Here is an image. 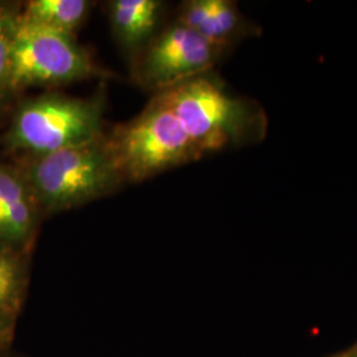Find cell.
Segmentation results:
<instances>
[{
  "label": "cell",
  "mask_w": 357,
  "mask_h": 357,
  "mask_svg": "<svg viewBox=\"0 0 357 357\" xmlns=\"http://www.w3.org/2000/svg\"><path fill=\"white\" fill-rule=\"evenodd\" d=\"M162 3L156 0H115L110 3V19L119 41L135 48L151 36L159 20Z\"/></svg>",
  "instance_id": "9"
},
{
  "label": "cell",
  "mask_w": 357,
  "mask_h": 357,
  "mask_svg": "<svg viewBox=\"0 0 357 357\" xmlns=\"http://www.w3.org/2000/svg\"><path fill=\"white\" fill-rule=\"evenodd\" d=\"M19 290L17 268L11 259L0 255V306L10 305Z\"/></svg>",
  "instance_id": "12"
},
{
  "label": "cell",
  "mask_w": 357,
  "mask_h": 357,
  "mask_svg": "<svg viewBox=\"0 0 357 357\" xmlns=\"http://www.w3.org/2000/svg\"><path fill=\"white\" fill-rule=\"evenodd\" d=\"M38 200L22 172L0 166V241L24 243L35 228Z\"/></svg>",
  "instance_id": "7"
},
{
  "label": "cell",
  "mask_w": 357,
  "mask_h": 357,
  "mask_svg": "<svg viewBox=\"0 0 357 357\" xmlns=\"http://www.w3.org/2000/svg\"><path fill=\"white\" fill-rule=\"evenodd\" d=\"M180 23L222 51L241 35L243 19L228 0H193L183 6Z\"/></svg>",
  "instance_id": "8"
},
{
  "label": "cell",
  "mask_w": 357,
  "mask_h": 357,
  "mask_svg": "<svg viewBox=\"0 0 357 357\" xmlns=\"http://www.w3.org/2000/svg\"><path fill=\"white\" fill-rule=\"evenodd\" d=\"M220 50L183 23H175L156 38L142 65L143 81L165 90L205 75L216 63Z\"/></svg>",
  "instance_id": "6"
},
{
  "label": "cell",
  "mask_w": 357,
  "mask_h": 357,
  "mask_svg": "<svg viewBox=\"0 0 357 357\" xmlns=\"http://www.w3.org/2000/svg\"><path fill=\"white\" fill-rule=\"evenodd\" d=\"M86 0H33L22 19L72 35L90 8Z\"/></svg>",
  "instance_id": "10"
},
{
  "label": "cell",
  "mask_w": 357,
  "mask_h": 357,
  "mask_svg": "<svg viewBox=\"0 0 357 357\" xmlns=\"http://www.w3.org/2000/svg\"><path fill=\"white\" fill-rule=\"evenodd\" d=\"M107 142L122 178L135 181L202 156L160 96Z\"/></svg>",
  "instance_id": "3"
},
{
  "label": "cell",
  "mask_w": 357,
  "mask_h": 357,
  "mask_svg": "<svg viewBox=\"0 0 357 357\" xmlns=\"http://www.w3.org/2000/svg\"><path fill=\"white\" fill-rule=\"evenodd\" d=\"M101 137V100L50 94L20 107L8 132V144L38 156Z\"/></svg>",
  "instance_id": "4"
},
{
  "label": "cell",
  "mask_w": 357,
  "mask_h": 357,
  "mask_svg": "<svg viewBox=\"0 0 357 357\" xmlns=\"http://www.w3.org/2000/svg\"><path fill=\"white\" fill-rule=\"evenodd\" d=\"M89 54L69 33L20 17L13 38L7 86L16 89L40 84H66L93 76Z\"/></svg>",
  "instance_id": "5"
},
{
  "label": "cell",
  "mask_w": 357,
  "mask_h": 357,
  "mask_svg": "<svg viewBox=\"0 0 357 357\" xmlns=\"http://www.w3.org/2000/svg\"><path fill=\"white\" fill-rule=\"evenodd\" d=\"M40 208L70 209L112 191L122 181L109 142L96 141L33 156L23 174Z\"/></svg>",
  "instance_id": "2"
},
{
  "label": "cell",
  "mask_w": 357,
  "mask_h": 357,
  "mask_svg": "<svg viewBox=\"0 0 357 357\" xmlns=\"http://www.w3.org/2000/svg\"><path fill=\"white\" fill-rule=\"evenodd\" d=\"M19 20L20 16H16L6 4H0V88L8 84L13 38Z\"/></svg>",
  "instance_id": "11"
},
{
  "label": "cell",
  "mask_w": 357,
  "mask_h": 357,
  "mask_svg": "<svg viewBox=\"0 0 357 357\" xmlns=\"http://www.w3.org/2000/svg\"><path fill=\"white\" fill-rule=\"evenodd\" d=\"M159 96L202 156L250 141L265 131L259 109L230 96L206 73L178 82Z\"/></svg>",
  "instance_id": "1"
}]
</instances>
